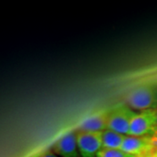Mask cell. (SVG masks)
Returning <instances> with one entry per match:
<instances>
[{"label":"cell","instance_id":"1","mask_svg":"<svg viewBox=\"0 0 157 157\" xmlns=\"http://www.w3.org/2000/svg\"><path fill=\"white\" fill-rule=\"evenodd\" d=\"M126 104L135 112L157 108V84H146L131 90Z\"/></svg>","mask_w":157,"mask_h":157},{"label":"cell","instance_id":"2","mask_svg":"<svg viewBox=\"0 0 157 157\" xmlns=\"http://www.w3.org/2000/svg\"><path fill=\"white\" fill-rule=\"evenodd\" d=\"M135 113L136 112L130 108L126 103H121L109 109L107 118V129L128 135L130 124Z\"/></svg>","mask_w":157,"mask_h":157},{"label":"cell","instance_id":"3","mask_svg":"<svg viewBox=\"0 0 157 157\" xmlns=\"http://www.w3.org/2000/svg\"><path fill=\"white\" fill-rule=\"evenodd\" d=\"M156 129L155 109L140 111L136 112L133 118L128 135L146 137L153 135Z\"/></svg>","mask_w":157,"mask_h":157},{"label":"cell","instance_id":"4","mask_svg":"<svg viewBox=\"0 0 157 157\" xmlns=\"http://www.w3.org/2000/svg\"><path fill=\"white\" fill-rule=\"evenodd\" d=\"M79 155L81 157H97L102 149V132L75 131Z\"/></svg>","mask_w":157,"mask_h":157},{"label":"cell","instance_id":"5","mask_svg":"<svg viewBox=\"0 0 157 157\" xmlns=\"http://www.w3.org/2000/svg\"><path fill=\"white\" fill-rule=\"evenodd\" d=\"M155 147L152 146L147 136L139 137L127 135L121 150L135 157H147Z\"/></svg>","mask_w":157,"mask_h":157},{"label":"cell","instance_id":"6","mask_svg":"<svg viewBox=\"0 0 157 157\" xmlns=\"http://www.w3.org/2000/svg\"><path fill=\"white\" fill-rule=\"evenodd\" d=\"M52 150L61 157H81L78 152L75 132H70L59 139L52 146Z\"/></svg>","mask_w":157,"mask_h":157},{"label":"cell","instance_id":"7","mask_svg":"<svg viewBox=\"0 0 157 157\" xmlns=\"http://www.w3.org/2000/svg\"><path fill=\"white\" fill-rule=\"evenodd\" d=\"M109 109L98 113L83 121L78 130L85 132H103L107 129Z\"/></svg>","mask_w":157,"mask_h":157},{"label":"cell","instance_id":"8","mask_svg":"<svg viewBox=\"0 0 157 157\" xmlns=\"http://www.w3.org/2000/svg\"><path fill=\"white\" fill-rule=\"evenodd\" d=\"M127 135L107 129L102 132V148L121 149Z\"/></svg>","mask_w":157,"mask_h":157},{"label":"cell","instance_id":"9","mask_svg":"<svg viewBox=\"0 0 157 157\" xmlns=\"http://www.w3.org/2000/svg\"><path fill=\"white\" fill-rule=\"evenodd\" d=\"M97 157H135L125 153L121 149H107L102 148L97 154Z\"/></svg>","mask_w":157,"mask_h":157},{"label":"cell","instance_id":"10","mask_svg":"<svg viewBox=\"0 0 157 157\" xmlns=\"http://www.w3.org/2000/svg\"><path fill=\"white\" fill-rule=\"evenodd\" d=\"M147 138H148V140L150 141L152 146L157 149V129L154 132L153 135H151L150 136H147Z\"/></svg>","mask_w":157,"mask_h":157},{"label":"cell","instance_id":"11","mask_svg":"<svg viewBox=\"0 0 157 157\" xmlns=\"http://www.w3.org/2000/svg\"><path fill=\"white\" fill-rule=\"evenodd\" d=\"M37 157H57V155L56 154H54L52 152V150H46V151L43 152L42 154H40Z\"/></svg>","mask_w":157,"mask_h":157},{"label":"cell","instance_id":"12","mask_svg":"<svg viewBox=\"0 0 157 157\" xmlns=\"http://www.w3.org/2000/svg\"><path fill=\"white\" fill-rule=\"evenodd\" d=\"M147 157H157V149L156 148H155V149H154V150H153V151H152L151 153H150V154H149V155H147Z\"/></svg>","mask_w":157,"mask_h":157},{"label":"cell","instance_id":"13","mask_svg":"<svg viewBox=\"0 0 157 157\" xmlns=\"http://www.w3.org/2000/svg\"><path fill=\"white\" fill-rule=\"evenodd\" d=\"M155 120H156V126H157V108L155 109Z\"/></svg>","mask_w":157,"mask_h":157}]
</instances>
